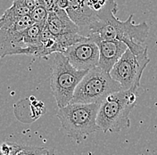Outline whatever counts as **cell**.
Segmentation results:
<instances>
[{
	"mask_svg": "<svg viewBox=\"0 0 157 155\" xmlns=\"http://www.w3.org/2000/svg\"><path fill=\"white\" fill-rule=\"evenodd\" d=\"M87 72L74 68L63 53H56L50 87L58 108L71 103L75 88Z\"/></svg>",
	"mask_w": 157,
	"mask_h": 155,
	"instance_id": "277c9868",
	"label": "cell"
},
{
	"mask_svg": "<svg viewBox=\"0 0 157 155\" xmlns=\"http://www.w3.org/2000/svg\"><path fill=\"white\" fill-rule=\"evenodd\" d=\"M138 89L121 90L109 95L100 104L97 125L104 133L120 132L130 127L129 114L137 104Z\"/></svg>",
	"mask_w": 157,
	"mask_h": 155,
	"instance_id": "7a4b0ae2",
	"label": "cell"
},
{
	"mask_svg": "<svg viewBox=\"0 0 157 155\" xmlns=\"http://www.w3.org/2000/svg\"><path fill=\"white\" fill-rule=\"evenodd\" d=\"M33 21L29 15L17 16L11 8L0 17V59L13 55H26L23 33Z\"/></svg>",
	"mask_w": 157,
	"mask_h": 155,
	"instance_id": "8992f818",
	"label": "cell"
},
{
	"mask_svg": "<svg viewBox=\"0 0 157 155\" xmlns=\"http://www.w3.org/2000/svg\"><path fill=\"white\" fill-rule=\"evenodd\" d=\"M107 3V0H87L88 6L94 12H98Z\"/></svg>",
	"mask_w": 157,
	"mask_h": 155,
	"instance_id": "9a60e30c",
	"label": "cell"
},
{
	"mask_svg": "<svg viewBox=\"0 0 157 155\" xmlns=\"http://www.w3.org/2000/svg\"><path fill=\"white\" fill-rule=\"evenodd\" d=\"M89 36V35H88ZM99 49L98 67L109 72L128 49L127 45L119 40H102L89 36Z\"/></svg>",
	"mask_w": 157,
	"mask_h": 155,
	"instance_id": "30bf717a",
	"label": "cell"
},
{
	"mask_svg": "<svg viewBox=\"0 0 157 155\" xmlns=\"http://www.w3.org/2000/svg\"><path fill=\"white\" fill-rule=\"evenodd\" d=\"M0 155H2V153H1V152H0Z\"/></svg>",
	"mask_w": 157,
	"mask_h": 155,
	"instance_id": "ac0fdd59",
	"label": "cell"
},
{
	"mask_svg": "<svg viewBox=\"0 0 157 155\" xmlns=\"http://www.w3.org/2000/svg\"><path fill=\"white\" fill-rule=\"evenodd\" d=\"M48 149L43 147L24 146L21 145V148L16 155H46Z\"/></svg>",
	"mask_w": 157,
	"mask_h": 155,
	"instance_id": "5bb4252c",
	"label": "cell"
},
{
	"mask_svg": "<svg viewBox=\"0 0 157 155\" xmlns=\"http://www.w3.org/2000/svg\"><path fill=\"white\" fill-rule=\"evenodd\" d=\"M63 54L67 57L70 63L77 70H89L98 65L99 49L97 43L89 36L85 40L70 46Z\"/></svg>",
	"mask_w": 157,
	"mask_h": 155,
	"instance_id": "9c48e42d",
	"label": "cell"
},
{
	"mask_svg": "<svg viewBox=\"0 0 157 155\" xmlns=\"http://www.w3.org/2000/svg\"><path fill=\"white\" fill-rule=\"evenodd\" d=\"M67 8L65 12L69 17L81 29L88 27L97 19L96 12L92 11L87 5V0H66Z\"/></svg>",
	"mask_w": 157,
	"mask_h": 155,
	"instance_id": "8fae6325",
	"label": "cell"
},
{
	"mask_svg": "<svg viewBox=\"0 0 157 155\" xmlns=\"http://www.w3.org/2000/svg\"><path fill=\"white\" fill-rule=\"evenodd\" d=\"M46 155H57V154H56V151H55L54 149H48V153H47V154Z\"/></svg>",
	"mask_w": 157,
	"mask_h": 155,
	"instance_id": "e0dca14e",
	"label": "cell"
},
{
	"mask_svg": "<svg viewBox=\"0 0 157 155\" xmlns=\"http://www.w3.org/2000/svg\"><path fill=\"white\" fill-rule=\"evenodd\" d=\"M118 4L115 0H107L106 5L96 12L97 19L88 27L87 34L102 40H119L127 45L134 55H140L147 50L142 44L149 35L150 26L147 21L139 24L133 22L134 14L131 13L122 21L116 17Z\"/></svg>",
	"mask_w": 157,
	"mask_h": 155,
	"instance_id": "6da1fadb",
	"label": "cell"
},
{
	"mask_svg": "<svg viewBox=\"0 0 157 155\" xmlns=\"http://www.w3.org/2000/svg\"><path fill=\"white\" fill-rule=\"evenodd\" d=\"M21 3H23L28 8L33 9L34 7L38 6L39 5H43V0H20Z\"/></svg>",
	"mask_w": 157,
	"mask_h": 155,
	"instance_id": "2e32d148",
	"label": "cell"
},
{
	"mask_svg": "<svg viewBox=\"0 0 157 155\" xmlns=\"http://www.w3.org/2000/svg\"><path fill=\"white\" fill-rule=\"evenodd\" d=\"M47 27L56 37L61 53H63L70 46L88 38L87 35L81 33L80 28L69 17L67 13L58 6L48 12Z\"/></svg>",
	"mask_w": 157,
	"mask_h": 155,
	"instance_id": "ba28073f",
	"label": "cell"
},
{
	"mask_svg": "<svg viewBox=\"0 0 157 155\" xmlns=\"http://www.w3.org/2000/svg\"><path fill=\"white\" fill-rule=\"evenodd\" d=\"M29 17L31 18L34 23L46 24L48 17V11L44 5H39L30 10Z\"/></svg>",
	"mask_w": 157,
	"mask_h": 155,
	"instance_id": "4fadbf2b",
	"label": "cell"
},
{
	"mask_svg": "<svg viewBox=\"0 0 157 155\" xmlns=\"http://www.w3.org/2000/svg\"><path fill=\"white\" fill-rule=\"evenodd\" d=\"M121 90V84L111 77L109 72L97 66L88 70L79 81L71 103H101L109 95Z\"/></svg>",
	"mask_w": 157,
	"mask_h": 155,
	"instance_id": "5b68a950",
	"label": "cell"
},
{
	"mask_svg": "<svg viewBox=\"0 0 157 155\" xmlns=\"http://www.w3.org/2000/svg\"><path fill=\"white\" fill-rule=\"evenodd\" d=\"M100 104L70 103L60 107L56 117L61 123V130L77 144L81 143L89 135L99 130L97 115Z\"/></svg>",
	"mask_w": 157,
	"mask_h": 155,
	"instance_id": "3957f363",
	"label": "cell"
},
{
	"mask_svg": "<svg viewBox=\"0 0 157 155\" xmlns=\"http://www.w3.org/2000/svg\"><path fill=\"white\" fill-rule=\"evenodd\" d=\"M149 62L147 50L136 55L128 48L111 70L110 75L121 84L122 90L138 89L143 71Z\"/></svg>",
	"mask_w": 157,
	"mask_h": 155,
	"instance_id": "52a82bcc",
	"label": "cell"
},
{
	"mask_svg": "<svg viewBox=\"0 0 157 155\" xmlns=\"http://www.w3.org/2000/svg\"><path fill=\"white\" fill-rule=\"evenodd\" d=\"M58 52L61 53L58 42L56 39V37L49 31V29L47 27V24H46L41 31L40 43H39V52H38L37 57L47 59L49 55H51L53 53L56 54Z\"/></svg>",
	"mask_w": 157,
	"mask_h": 155,
	"instance_id": "7c38bea8",
	"label": "cell"
}]
</instances>
